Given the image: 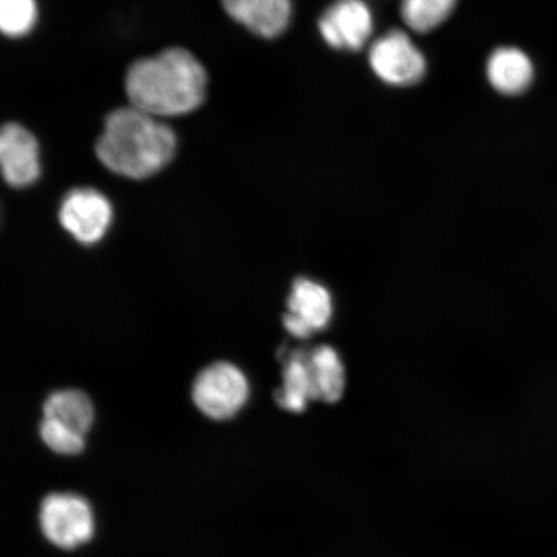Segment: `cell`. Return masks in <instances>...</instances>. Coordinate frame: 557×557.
I'll use <instances>...</instances> for the list:
<instances>
[{
  "label": "cell",
  "mask_w": 557,
  "mask_h": 557,
  "mask_svg": "<svg viewBox=\"0 0 557 557\" xmlns=\"http://www.w3.org/2000/svg\"><path fill=\"white\" fill-rule=\"evenodd\" d=\"M131 107L152 116L189 114L205 101L207 73L184 48H170L131 65L125 76Z\"/></svg>",
  "instance_id": "6da1fadb"
},
{
  "label": "cell",
  "mask_w": 557,
  "mask_h": 557,
  "mask_svg": "<svg viewBox=\"0 0 557 557\" xmlns=\"http://www.w3.org/2000/svg\"><path fill=\"white\" fill-rule=\"evenodd\" d=\"M176 144V135L169 125L129 107L117 109L107 117L96 154L111 172L144 180L171 162Z\"/></svg>",
  "instance_id": "7a4b0ae2"
},
{
  "label": "cell",
  "mask_w": 557,
  "mask_h": 557,
  "mask_svg": "<svg viewBox=\"0 0 557 557\" xmlns=\"http://www.w3.org/2000/svg\"><path fill=\"white\" fill-rule=\"evenodd\" d=\"M191 396L201 413L214 421H226L246 406L249 383L238 367L218 361L198 374Z\"/></svg>",
  "instance_id": "3957f363"
},
{
  "label": "cell",
  "mask_w": 557,
  "mask_h": 557,
  "mask_svg": "<svg viewBox=\"0 0 557 557\" xmlns=\"http://www.w3.org/2000/svg\"><path fill=\"white\" fill-rule=\"evenodd\" d=\"M40 528L52 545L72 549L92 539L95 520L87 500L78 494L52 493L40 506Z\"/></svg>",
  "instance_id": "277c9868"
},
{
  "label": "cell",
  "mask_w": 557,
  "mask_h": 557,
  "mask_svg": "<svg viewBox=\"0 0 557 557\" xmlns=\"http://www.w3.org/2000/svg\"><path fill=\"white\" fill-rule=\"evenodd\" d=\"M369 65L386 85H416L426 73V59L420 48L401 30H389L369 48Z\"/></svg>",
  "instance_id": "5b68a950"
},
{
  "label": "cell",
  "mask_w": 557,
  "mask_h": 557,
  "mask_svg": "<svg viewBox=\"0 0 557 557\" xmlns=\"http://www.w3.org/2000/svg\"><path fill=\"white\" fill-rule=\"evenodd\" d=\"M373 30V12L364 0H336L319 20L320 35L334 50L359 51Z\"/></svg>",
  "instance_id": "8992f818"
},
{
  "label": "cell",
  "mask_w": 557,
  "mask_h": 557,
  "mask_svg": "<svg viewBox=\"0 0 557 557\" xmlns=\"http://www.w3.org/2000/svg\"><path fill=\"white\" fill-rule=\"evenodd\" d=\"M333 317V299L324 285L299 277L292 285L288 297V311L283 317V325L292 337L310 338L330 325Z\"/></svg>",
  "instance_id": "52a82bcc"
},
{
  "label": "cell",
  "mask_w": 557,
  "mask_h": 557,
  "mask_svg": "<svg viewBox=\"0 0 557 557\" xmlns=\"http://www.w3.org/2000/svg\"><path fill=\"white\" fill-rule=\"evenodd\" d=\"M61 226L86 246L100 242L113 221L110 201L94 189H75L65 195L60 207Z\"/></svg>",
  "instance_id": "ba28073f"
},
{
  "label": "cell",
  "mask_w": 557,
  "mask_h": 557,
  "mask_svg": "<svg viewBox=\"0 0 557 557\" xmlns=\"http://www.w3.org/2000/svg\"><path fill=\"white\" fill-rule=\"evenodd\" d=\"M0 164L5 183L13 187L30 186L40 174L37 139L16 123L5 124L0 134Z\"/></svg>",
  "instance_id": "9c48e42d"
},
{
  "label": "cell",
  "mask_w": 557,
  "mask_h": 557,
  "mask_svg": "<svg viewBox=\"0 0 557 557\" xmlns=\"http://www.w3.org/2000/svg\"><path fill=\"white\" fill-rule=\"evenodd\" d=\"M227 15L262 38H276L287 29L292 0H222Z\"/></svg>",
  "instance_id": "30bf717a"
},
{
  "label": "cell",
  "mask_w": 557,
  "mask_h": 557,
  "mask_svg": "<svg viewBox=\"0 0 557 557\" xmlns=\"http://www.w3.org/2000/svg\"><path fill=\"white\" fill-rule=\"evenodd\" d=\"M486 76L499 94L517 96L532 85L534 67L529 55L519 48L500 47L487 59Z\"/></svg>",
  "instance_id": "8fae6325"
},
{
  "label": "cell",
  "mask_w": 557,
  "mask_h": 557,
  "mask_svg": "<svg viewBox=\"0 0 557 557\" xmlns=\"http://www.w3.org/2000/svg\"><path fill=\"white\" fill-rule=\"evenodd\" d=\"M46 420L62 424L82 436H86L95 421L94 404L78 389H60L48 396L44 406Z\"/></svg>",
  "instance_id": "7c38bea8"
},
{
  "label": "cell",
  "mask_w": 557,
  "mask_h": 557,
  "mask_svg": "<svg viewBox=\"0 0 557 557\" xmlns=\"http://www.w3.org/2000/svg\"><path fill=\"white\" fill-rule=\"evenodd\" d=\"M315 399L337 403L345 393L346 375L339 355L331 346H319L306 354Z\"/></svg>",
  "instance_id": "4fadbf2b"
},
{
  "label": "cell",
  "mask_w": 557,
  "mask_h": 557,
  "mask_svg": "<svg viewBox=\"0 0 557 557\" xmlns=\"http://www.w3.org/2000/svg\"><path fill=\"white\" fill-rule=\"evenodd\" d=\"M306 354L297 350L288 355L283 371V386L276 393L278 406L292 413L304 412L311 400H317Z\"/></svg>",
  "instance_id": "5bb4252c"
},
{
  "label": "cell",
  "mask_w": 557,
  "mask_h": 557,
  "mask_svg": "<svg viewBox=\"0 0 557 557\" xmlns=\"http://www.w3.org/2000/svg\"><path fill=\"white\" fill-rule=\"evenodd\" d=\"M457 0H403L400 15L410 30L429 33L455 11Z\"/></svg>",
  "instance_id": "9a60e30c"
},
{
  "label": "cell",
  "mask_w": 557,
  "mask_h": 557,
  "mask_svg": "<svg viewBox=\"0 0 557 557\" xmlns=\"http://www.w3.org/2000/svg\"><path fill=\"white\" fill-rule=\"evenodd\" d=\"M35 21V0H0V27L9 37H23L33 29Z\"/></svg>",
  "instance_id": "2e32d148"
},
{
  "label": "cell",
  "mask_w": 557,
  "mask_h": 557,
  "mask_svg": "<svg viewBox=\"0 0 557 557\" xmlns=\"http://www.w3.org/2000/svg\"><path fill=\"white\" fill-rule=\"evenodd\" d=\"M39 434L47 447L59 455H78L86 447V436L76 434L62 424L46 420V418L40 423Z\"/></svg>",
  "instance_id": "e0dca14e"
}]
</instances>
